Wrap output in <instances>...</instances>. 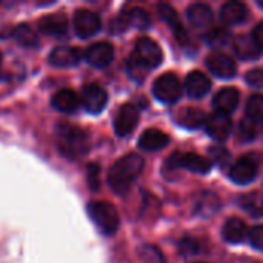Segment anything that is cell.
Masks as SVG:
<instances>
[{"mask_svg":"<svg viewBox=\"0 0 263 263\" xmlns=\"http://www.w3.org/2000/svg\"><path fill=\"white\" fill-rule=\"evenodd\" d=\"M134 55L148 68L153 69L156 66H159L163 60V52L162 48L151 39L148 37H142L137 40L136 43V51Z\"/></svg>","mask_w":263,"mask_h":263,"instance_id":"52a82bcc","label":"cell"},{"mask_svg":"<svg viewBox=\"0 0 263 263\" xmlns=\"http://www.w3.org/2000/svg\"><path fill=\"white\" fill-rule=\"evenodd\" d=\"M185 88L191 99H202L203 96L208 94L211 88V80L202 71H193L186 77Z\"/></svg>","mask_w":263,"mask_h":263,"instance_id":"ffe728a7","label":"cell"},{"mask_svg":"<svg viewBox=\"0 0 263 263\" xmlns=\"http://www.w3.org/2000/svg\"><path fill=\"white\" fill-rule=\"evenodd\" d=\"M82 59V52L79 48L71 46H57L51 51L48 60L55 68H71L76 66Z\"/></svg>","mask_w":263,"mask_h":263,"instance_id":"5bb4252c","label":"cell"},{"mask_svg":"<svg viewBox=\"0 0 263 263\" xmlns=\"http://www.w3.org/2000/svg\"><path fill=\"white\" fill-rule=\"evenodd\" d=\"M39 29L52 37L65 35L68 31V17L63 12H54L49 15H45L39 20Z\"/></svg>","mask_w":263,"mask_h":263,"instance_id":"9a60e30c","label":"cell"},{"mask_svg":"<svg viewBox=\"0 0 263 263\" xmlns=\"http://www.w3.org/2000/svg\"><path fill=\"white\" fill-rule=\"evenodd\" d=\"M220 18L228 26L240 25L248 18V9L240 2H228L220 9Z\"/></svg>","mask_w":263,"mask_h":263,"instance_id":"7402d4cb","label":"cell"},{"mask_svg":"<svg viewBox=\"0 0 263 263\" xmlns=\"http://www.w3.org/2000/svg\"><path fill=\"white\" fill-rule=\"evenodd\" d=\"M137 123H139V109L134 105L126 103L119 109L114 119V131L117 136L125 137L136 129Z\"/></svg>","mask_w":263,"mask_h":263,"instance_id":"9c48e42d","label":"cell"},{"mask_svg":"<svg viewBox=\"0 0 263 263\" xmlns=\"http://www.w3.org/2000/svg\"><path fill=\"white\" fill-rule=\"evenodd\" d=\"M86 62L94 68H105L114 59V48L108 42H97L88 46L85 52Z\"/></svg>","mask_w":263,"mask_h":263,"instance_id":"8fae6325","label":"cell"},{"mask_svg":"<svg viewBox=\"0 0 263 263\" xmlns=\"http://www.w3.org/2000/svg\"><path fill=\"white\" fill-rule=\"evenodd\" d=\"M128 17H129V23L133 26H136L137 29H148L149 28V15L145 9L142 8H131L128 11Z\"/></svg>","mask_w":263,"mask_h":263,"instance_id":"f1b7e54d","label":"cell"},{"mask_svg":"<svg viewBox=\"0 0 263 263\" xmlns=\"http://www.w3.org/2000/svg\"><path fill=\"white\" fill-rule=\"evenodd\" d=\"M247 119H250L251 122L262 125L263 123V96L260 94H254L248 99L247 102Z\"/></svg>","mask_w":263,"mask_h":263,"instance_id":"83f0119b","label":"cell"},{"mask_svg":"<svg viewBox=\"0 0 263 263\" xmlns=\"http://www.w3.org/2000/svg\"><path fill=\"white\" fill-rule=\"evenodd\" d=\"M99 176H100V168H99V165H96V163L88 165V185H89V188H91L92 191H97L99 186H100V179H99Z\"/></svg>","mask_w":263,"mask_h":263,"instance_id":"d590c367","label":"cell"},{"mask_svg":"<svg viewBox=\"0 0 263 263\" xmlns=\"http://www.w3.org/2000/svg\"><path fill=\"white\" fill-rule=\"evenodd\" d=\"M239 100H240V94L236 88H223L214 96L213 106L216 112H222L228 116L237 108Z\"/></svg>","mask_w":263,"mask_h":263,"instance_id":"ac0fdd59","label":"cell"},{"mask_svg":"<svg viewBox=\"0 0 263 263\" xmlns=\"http://www.w3.org/2000/svg\"><path fill=\"white\" fill-rule=\"evenodd\" d=\"M210 154H211L214 163H217L220 168H225V166L230 163L231 154H230L225 148H222V146H214V148H211V149H210Z\"/></svg>","mask_w":263,"mask_h":263,"instance_id":"d6a6232c","label":"cell"},{"mask_svg":"<svg viewBox=\"0 0 263 263\" xmlns=\"http://www.w3.org/2000/svg\"><path fill=\"white\" fill-rule=\"evenodd\" d=\"M51 105L60 112H76L82 105V99L76 91L63 88L52 96Z\"/></svg>","mask_w":263,"mask_h":263,"instance_id":"2e32d148","label":"cell"},{"mask_svg":"<svg viewBox=\"0 0 263 263\" xmlns=\"http://www.w3.org/2000/svg\"><path fill=\"white\" fill-rule=\"evenodd\" d=\"M0 63H2V54H0Z\"/></svg>","mask_w":263,"mask_h":263,"instance_id":"b9f144b4","label":"cell"},{"mask_svg":"<svg viewBox=\"0 0 263 263\" xmlns=\"http://www.w3.org/2000/svg\"><path fill=\"white\" fill-rule=\"evenodd\" d=\"M129 26H131V23H129L128 11H123V12L117 17V20H116V23H114V31H116V32H123V31H126Z\"/></svg>","mask_w":263,"mask_h":263,"instance_id":"f35d334b","label":"cell"},{"mask_svg":"<svg viewBox=\"0 0 263 263\" xmlns=\"http://www.w3.org/2000/svg\"><path fill=\"white\" fill-rule=\"evenodd\" d=\"M205 126H206L208 134L219 142L227 140L233 131V122H231L230 116L222 114V112H213L206 119Z\"/></svg>","mask_w":263,"mask_h":263,"instance_id":"4fadbf2b","label":"cell"},{"mask_svg":"<svg viewBox=\"0 0 263 263\" xmlns=\"http://www.w3.org/2000/svg\"><path fill=\"white\" fill-rule=\"evenodd\" d=\"M260 125L251 122L250 119H243V122L240 123V128H239V137L240 140L243 142H250V140H254L256 136H257V129H259Z\"/></svg>","mask_w":263,"mask_h":263,"instance_id":"1f68e13d","label":"cell"},{"mask_svg":"<svg viewBox=\"0 0 263 263\" xmlns=\"http://www.w3.org/2000/svg\"><path fill=\"white\" fill-rule=\"evenodd\" d=\"M102 28V20L97 12L89 9H79L74 14V31L80 39L96 35Z\"/></svg>","mask_w":263,"mask_h":263,"instance_id":"8992f818","label":"cell"},{"mask_svg":"<svg viewBox=\"0 0 263 263\" xmlns=\"http://www.w3.org/2000/svg\"><path fill=\"white\" fill-rule=\"evenodd\" d=\"M223 239L230 243H240L247 239L248 236V228L243 220L237 217H231L225 222L223 225Z\"/></svg>","mask_w":263,"mask_h":263,"instance_id":"cb8c5ba5","label":"cell"},{"mask_svg":"<svg viewBox=\"0 0 263 263\" xmlns=\"http://www.w3.org/2000/svg\"><path fill=\"white\" fill-rule=\"evenodd\" d=\"M179 250L183 256H193L200 251V243L191 237H186L179 243Z\"/></svg>","mask_w":263,"mask_h":263,"instance_id":"e575fe53","label":"cell"},{"mask_svg":"<svg viewBox=\"0 0 263 263\" xmlns=\"http://www.w3.org/2000/svg\"><path fill=\"white\" fill-rule=\"evenodd\" d=\"M250 242L256 250L263 251V227H254L250 233H248Z\"/></svg>","mask_w":263,"mask_h":263,"instance_id":"74e56055","label":"cell"},{"mask_svg":"<svg viewBox=\"0 0 263 263\" xmlns=\"http://www.w3.org/2000/svg\"><path fill=\"white\" fill-rule=\"evenodd\" d=\"M168 143H170L168 134H165L160 129H156V128L143 131V134L139 139V146L145 151H159V149L165 148Z\"/></svg>","mask_w":263,"mask_h":263,"instance_id":"603a6c76","label":"cell"},{"mask_svg":"<svg viewBox=\"0 0 263 263\" xmlns=\"http://www.w3.org/2000/svg\"><path fill=\"white\" fill-rule=\"evenodd\" d=\"M230 39V32L227 29H222V28H217V29H213L206 34V40L211 43V45H225Z\"/></svg>","mask_w":263,"mask_h":263,"instance_id":"836d02e7","label":"cell"},{"mask_svg":"<svg viewBox=\"0 0 263 263\" xmlns=\"http://www.w3.org/2000/svg\"><path fill=\"white\" fill-rule=\"evenodd\" d=\"M257 5H259L260 8H263V0H257Z\"/></svg>","mask_w":263,"mask_h":263,"instance_id":"60d3db41","label":"cell"},{"mask_svg":"<svg viewBox=\"0 0 263 263\" xmlns=\"http://www.w3.org/2000/svg\"><path fill=\"white\" fill-rule=\"evenodd\" d=\"M233 49H234L236 55L242 60H254L262 52V49L259 48V45L256 43L253 35H247V34L237 35L234 39Z\"/></svg>","mask_w":263,"mask_h":263,"instance_id":"44dd1931","label":"cell"},{"mask_svg":"<svg viewBox=\"0 0 263 263\" xmlns=\"http://www.w3.org/2000/svg\"><path fill=\"white\" fill-rule=\"evenodd\" d=\"M157 9H159L160 18L165 20V22L170 25V28L173 29L176 39H177L180 43H186V42L190 40V37H188L186 29L183 28V25H182V22H180V18H179L176 9H174L171 5H168V3H160V5L157 6Z\"/></svg>","mask_w":263,"mask_h":263,"instance_id":"e0dca14e","label":"cell"},{"mask_svg":"<svg viewBox=\"0 0 263 263\" xmlns=\"http://www.w3.org/2000/svg\"><path fill=\"white\" fill-rule=\"evenodd\" d=\"M128 71H129V74H131L133 79H136L137 82H142L149 69H148V68H146V66L133 54V55L129 57V60H128Z\"/></svg>","mask_w":263,"mask_h":263,"instance_id":"4dcf8cb0","label":"cell"},{"mask_svg":"<svg viewBox=\"0 0 263 263\" xmlns=\"http://www.w3.org/2000/svg\"><path fill=\"white\" fill-rule=\"evenodd\" d=\"M217 210H219V199H217L216 194H213V193H202L196 199V205H194L196 214H199L202 217H208V216L214 214Z\"/></svg>","mask_w":263,"mask_h":263,"instance_id":"484cf974","label":"cell"},{"mask_svg":"<svg viewBox=\"0 0 263 263\" xmlns=\"http://www.w3.org/2000/svg\"><path fill=\"white\" fill-rule=\"evenodd\" d=\"M186 17L190 20V23L197 28V29H205L210 28L214 22V14L213 9L208 5L203 3H194L188 8L186 11Z\"/></svg>","mask_w":263,"mask_h":263,"instance_id":"d6986e66","label":"cell"},{"mask_svg":"<svg viewBox=\"0 0 263 263\" xmlns=\"http://www.w3.org/2000/svg\"><path fill=\"white\" fill-rule=\"evenodd\" d=\"M177 166L190 170V171L197 173V174H206V173H210L213 163L208 159H205V157H202V156H199L196 153H183V154L182 153H174L168 160L166 170H173V168H177Z\"/></svg>","mask_w":263,"mask_h":263,"instance_id":"5b68a950","label":"cell"},{"mask_svg":"<svg viewBox=\"0 0 263 263\" xmlns=\"http://www.w3.org/2000/svg\"><path fill=\"white\" fill-rule=\"evenodd\" d=\"M143 171V159L139 154H128L119 159L108 173V183L117 194H125L131 183Z\"/></svg>","mask_w":263,"mask_h":263,"instance_id":"6da1fadb","label":"cell"},{"mask_svg":"<svg viewBox=\"0 0 263 263\" xmlns=\"http://www.w3.org/2000/svg\"><path fill=\"white\" fill-rule=\"evenodd\" d=\"M55 142L59 153L68 159H79L88 154L89 151V137L88 134L72 125L60 123L55 129Z\"/></svg>","mask_w":263,"mask_h":263,"instance_id":"7a4b0ae2","label":"cell"},{"mask_svg":"<svg viewBox=\"0 0 263 263\" xmlns=\"http://www.w3.org/2000/svg\"><path fill=\"white\" fill-rule=\"evenodd\" d=\"M153 94L162 103H176L182 96V83L173 72L163 74L156 79Z\"/></svg>","mask_w":263,"mask_h":263,"instance_id":"277c9868","label":"cell"},{"mask_svg":"<svg viewBox=\"0 0 263 263\" xmlns=\"http://www.w3.org/2000/svg\"><path fill=\"white\" fill-rule=\"evenodd\" d=\"M253 39L256 40V43L259 45V48L262 49L263 48V22L262 23H259L256 28H254V31H253Z\"/></svg>","mask_w":263,"mask_h":263,"instance_id":"ab89813d","label":"cell"},{"mask_svg":"<svg viewBox=\"0 0 263 263\" xmlns=\"http://www.w3.org/2000/svg\"><path fill=\"white\" fill-rule=\"evenodd\" d=\"M14 39L20 43V45H23V46H26V48H35V46H39V35H37V32L31 28V26H28V25H18L15 29H14Z\"/></svg>","mask_w":263,"mask_h":263,"instance_id":"4316f807","label":"cell"},{"mask_svg":"<svg viewBox=\"0 0 263 263\" xmlns=\"http://www.w3.org/2000/svg\"><path fill=\"white\" fill-rule=\"evenodd\" d=\"M210 71L219 79H233L237 72V66L231 57L223 52H211L206 59Z\"/></svg>","mask_w":263,"mask_h":263,"instance_id":"30bf717a","label":"cell"},{"mask_svg":"<svg viewBox=\"0 0 263 263\" xmlns=\"http://www.w3.org/2000/svg\"><path fill=\"white\" fill-rule=\"evenodd\" d=\"M174 119L180 126L188 129H197L205 123V114L197 108H182L177 111Z\"/></svg>","mask_w":263,"mask_h":263,"instance_id":"d4e9b609","label":"cell"},{"mask_svg":"<svg viewBox=\"0 0 263 263\" xmlns=\"http://www.w3.org/2000/svg\"><path fill=\"white\" fill-rule=\"evenodd\" d=\"M245 80L250 86H254V88H263V69L260 68H256V69H251L247 72L245 76Z\"/></svg>","mask_w":263,"mask_h":263,"instance_id":"8d00e7d4","label":"cell"},{"mask_svg":"<svg viewBox=\"0 0 263 263\" xmlns=\"http://www.w3.org/2000/svg\"><path fill=\"white\" fill-rule=\"evenodd\" d=\"M257 176V163L251 157L245 156L239 159L230 170V179L237 185L251 183Z\"/></svg>","mask_w":263,"mask_h":263,"instance_id":"7c38bea8","label":"cell"},{"mask_svg":"<svg viewBox=\"0 0 263 263\" xmlns=\"http://www.w3.org/2000/svg\"><path fill=\"white\" fill-rule=\"evenodd\" d=\"M88 214L94 225L100 230L102 234L111 236L119 230L120 219L117 210L108 202H91L88 205Z\"/></svg>","mask_w":263,"mask_h":263,"instance_id":"3957f363","label":"cell"},{"mask_svg":"<svg viewBox=\"0 0 263 263\" xmlns=\"http://www.w3.org/2000/svg\"><path fill=\"white\" fill-rule=\"evenodd\" d=\"M139 257L143 263H166L159 248L153 245H143L139 248Z\"/></svg>","mask_w":263,"mask_h":263,"instance_id":"f546056e","label":"cell"},{"mask_svg":"<svg viewBox=\"0 0 263 263\" xmlns=\"http://www.w3.org/2000/svg\"><path fill=\"white\" fill-rule=\"evenodd\" d=\"M82 105L91 114H99L108 103V92L97 83H88L82 89Z\"/></svg>","mask_w":263,"mask_h":263,"instance_id":"ba28073f","label":"cell"}]
</instances>
